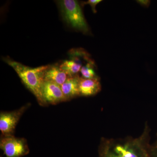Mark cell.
I'll list each match as a JSON object with an SVG mask.
<instances>
[{"label": "cell", "instance_id": "9", "mask_svg": "<svg viewBox=\"0 0 157 157\" xmlns=\"http://www.w3.org/2000/svg\"><path fill=\"white\" fill-rule=\"evenodd\" d=\"M101 89L100 79L80 78L79 83L80 96L85 97L94 96L101 91Z\"/></svg>", "mask_w": 157, "mask_h": 157}, {"label": "cell", "instance_id": "1", "mask_svg": "<svg viewBox=\"0 0 157 157\" xmlns=\"http://www.w3.org/2000/svg\"><path fill=\"white\" fill-rule=\"evenodd\" d=\"M149 132L146 124L139 137L102 138L98 151L99 157H151Z\"/></svg>", "mask_w": 157, "mask_h": 157}, {"label": "cell", "instance_id": "6", "mask_svg": "<svg viewBox=\"0 0 157 157\" xmlns=\"http://www.w3.org/2000/svg\"><path fill=\"white\" fill-rule=\"evenodd\" d=\"M42 91L43 98L47 104H56L67 101L61 86L52 82L43 80Z\"/></svg>", "mask_w": 157, "mask_h": 157}, {"label": "cell", "instance_id": "7", "mask_svg": "<svg viewBox=\"0 0 157 157\" xmlns=\"http://www.w3.org/2000/svg\"><path fill=\"white\" fill-rule=\"evenodd\" d=\"M69 76L59 65H48L43 72V80L52 82L61 86Z\"/></svg>", "mask_w": 157, "mask_h": 157}, {"label": "cell", "instance_id": "4", "mask_svg": "<svg viewBox=\"0 0 157 157\" xmlns=\"http://www.w3.org/2000/svg\"><path fill=\"white\" fill-rule=\"evenodd\" d=\"M0 147L6 157H21L29 152L26 140L13 135H2Z\"/></svg>", "mask_w": 157, "mask_h": 157}, {"label": "cell", "instance_id": "2", "mask_svg": "<svg viewBox=\"0 0 157 157\" xmlns=\"http://www.w3.org/2000/svg\"><path fill=\"white\" fill-rule=\"evenodd\" d=\"M4 61L15 70L24 84L36 97L39 104L42 106H46L47 104L42 96V87L43 72L48 65L33 68L10 58H4Z\"/></svg>", "mask_w": 157, "mask_h": 157}, {"label": "cell", "instance_id": "15", "mask_svg": "<svg viewBox=\"0 0 157 157\" xmlns=\"http://www.w3.org/2000/svg\"></svg>", "mask_w": 157, "mask_h": 157}, {"label": "cell", "instance_id": "8", "mask_svg": "<svg viewBox=\"0 0 157 157\" xmlns=\"http://www.w3.org/2000/svg\"><path fill=\"white\" fill-rule=\"evenodd\" d=\"M80 78L78 75L69 76L61 86L62 91L67 101L80 96L79 83Z\"/></svg>", "mask_w": 157, "mask_h": 157}, {"label": "cell", "instance_id": "5", "mask_svg": "<svg viewBox=\"0 0 157 157\" xmlns=\"http://www.w3.org/2000/svg\"><path fill=\"white\" fill-rule=\"evenodd\" d=\"M29 107L26 105L14 111L1 113L0 130L3 135H12L21 117Z\"/></svg>", "mask_w": 157, "mask_h": 157}, {"label": "cell", "instance_id": "13", "mask_svg": "<svg viewBox=\"0 0 157 157\" xmlns=\"http://www.w3.org/2000/svg\"><path fill=\"white\" fill-rule=\"evenodd\" d=\"M150 154L151 157H157V140L152 146H150Z\"/></svg>", "mask_w": 157, "mask_h": 157}, {"label": "cell", "instance_id": "12", "mask_svg": "<svg viewBox=\"0 0 157 157\" xmlns=\"http://www.w3.org/2000/svg\"><path fill=\"white\" fill-rule=\"evenodd\" d=\"M102 1L101 0H89L87 2H83V6L86 4H88L90 6L92 9L93 12L95 13L97 12V10L96 9V7L97 5L99 3L101 2Z\"/></svg>", "mask_w": 157, "mask_h": 157}, {"label": "cell", "instance_id": "11", "mask_svg": "<svg viewBox=\"0 0 157 157\" xmlns=\"http://www.w3.org/2000/svg\"><path fill=\"white\" fill-rule=\"evenodd\" d=\"M94 62L92 61L87 63L85 66H82L80 71L82 78L87 79H100L99 76L97 75L94 70Z\"/></svg>", "mask_w": 157, "mask_h": 157}, {"label": "cell", "instance_id": "10", "mask_svg": "<svg viewBox=\"0 0 157 157\" xmlns=\"http://www.w3.org/2000/svg\"><path fill=\"white\" fill-rule=\"evenodd\" d=\"M71 59L63 62L60 67L67 73L69 76L78 75L77 73L82 67L81 59L76 56L71 55Z\"/></svg>", "mask_w": 157, "mask_h": 157}, {"label": "cell", "instance_id": "3", "mask_svg": "<svg viewBox=\"0 0 157 157\" xmlns=\"http://www.w3.org/2000/svg\"><path fill=\"white\" fill-rule=\"evenodd\" d=\"M58 2L63 19L68 25L83 33H89L88 25L77 1L63 0Z\"/></svg>", "mask_w": 157, "mask_h": 157}, {"label": "cell", "instance_id": "14", "mask_svg": "<svg viewBox=\"0 0 157 157\" xmlns=\"http://www.w3.org/2000/svg\"><path fill=\"white\" fill-rule=\"evenodd\" d=\"M137 2L140 5L144 7H148L150 3V1H147V0H140V1H137Z\"/></svg>", "mask_w": 157, "mask_h": 157}]
</instances>
